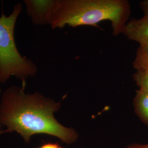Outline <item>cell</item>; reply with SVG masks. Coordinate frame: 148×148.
<instances>
[{"instance_id":"cell-1","label":"cell","mask_w":148,"mask_h":148,"mask_svg":"<svg viewBox=\"0 0 148 148\" xmlns=\"http://www.w3.org/2000/svg\"><path fill=\"white\" fill-rule=\"evenodd\" d=\"M25 85L11 86L0 97V126L6 129L0 134L16 132L29 143L32 136L46 134L58 138L66 144L75 143L79 134L62 125L54 114L60 109V102L36 91L25 92Z\"/></svg>"},{"instance_id":"cell-2","label":"cell","mask_w":148,"mask_h":148,"mask_svg":"<svg viewBox=\"0 0 148 148\" xmlns=\"http://www.w3.org/2000/svg\"><path fill=\"white\" fill-rule=\"evenodd\" d=\"M131 14L127 0H57L50 21L53 29L66 25L98 27L101 21L111 22L112 34H123Z\"/></svg>"},{"instance_id":"cell-3","label":"cell","mask_w":148,"mask_h":148,"mask_svg":"<svg viewBox=\"0 0 148 148\" xmlns=\"http://www.w3.org/2000/svg\"><path fill=\"white\" fill-rule=\"evenodd\" d=\"M22 10V5L17 3L9 16L2 12L0 16V84L14 77L26 85L27 79L35 77L38 72L36 65L23 56L16 45L14 29Z\"/></svg>"},{"instance_id":"cell-4","label":"cell","mask_w":148,"mask_h":148,"mask_svg":"<svg viewBox=\"0 0 148 148\" xmlns=\"http://www.w3.org/2000/svg\"><path fill=\"white\" fill-rule=\"evenodd\" d=\"M23 2L34 24L49 25L57 0H24Z\"/></svg>"},{"instance_id":"cell-5","label":"cell","mask_w":148,"mask_h":148,"mask_svg":"<svg viewBox=\"0 0 148 148\" xmlns=\"http://www.w3.org/2000/svg\"><path fill=\"white\" fill-rule=\"evenodd\" d=\"M139 6L143 12V16L128 21L123 33L128 39L139 44L148 42V0L140 1Z\"/></svg>"},{"instance_id":"cell-6","label":"cell","mask_w":148,"mask_h":148,"mask_svg":"<svg viewBox=\"0 0 148 148\" xmlns=\"http://www.w3.org/2000/svg\"><path fill=\"white\" fill-rule=\"evenodd\" d=\"M133 106L138 117L148 127V93L141 90H137Z\"/></svg>"},{"instance_id":"cell-7","label":"cell","mask_w":148,"mask_h":148,"mask_svg":"<svg viewBox=\"0 0 148 148\" xmlns=\"http://www.w3.org/2000/svg\"><path fill=\"white\" fill-rule=\"evenodd\" d=\"M139 45L133 62V66L136 71H148V42L141 43Z\"/></svg>"},{"instance_id":"cell-8","label":"cell","mask_w":148,"mask_h":148,"mask_svg":"<svg viewBox=\"0 0 148 148\" xmlns=\"http://www.w3.org/2000/svg\"><path fill=\"white\" fill-rule=\"evenodd\" d=\"M133 79L139 90L148 93V71H136L133 75Z\"/></svg>"},{"instance_id":"cell-9","label":"cell","mask_w":148,"mask_h":148,"mask_svg":"<svg viewBox=\"0 0 148 148\" xmlns=\"http://www.w3.org/2000/svg\"><path fill=\"white\" fill-rule=\"evenodd\" d=\"M38 148H62V147L57 143H48L43 144Z\"/></svg>"},{"instance_id":"cell-10","label":"cell","mask_w":148,"mask_h":148,"mask_svg":"<svg viewBox=\"0 0 148 148\" xmlns=\"http://www.w3.org/2000/svg\"><path fill=\"white\" fill-rule=\"evenodd\" d=\"M125 148H148V143L145 144L132 143L128 145L127 147Z\"/></svg>"},{"instance_id":"cell-11","label":"cell","mask_w":148,"mask_h":148,"mask_svg":"<svg viewBox=\"0 0 148 148\" xmlns=\"http://www.w3.org/2000/svg\"><path fill=\"white\" fill-rule=\"evenodd\" d=\"M1 90H0V97H1Z\"/></svg>"}]
</instances>
